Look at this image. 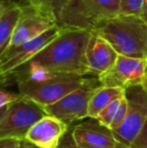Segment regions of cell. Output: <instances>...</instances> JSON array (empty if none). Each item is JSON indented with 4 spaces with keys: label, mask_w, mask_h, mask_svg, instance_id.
Returning <instances> with one entry per match:
<instances>
[{
    "label": "cell",
    "mask_w": 147,
    "mask_h": 148,
    "mask_svg": "<svg viewBox=\"0 0 147 148\" xmlns=\"http://www.w3.org/2000/svg\"><path fill=\"white\" fill-rule=\"evenodd\" d=\"M21 140L13 138H1L0 148H19Z\"/></svg>",
    "instance_id": "22"
},
{
    "label": "cell",
    "mask_w": 147,
    "mask_h": 148,
    "mask_svg": "<svg viewBox=\"0 0 147 148\" xmlns=\"http://www.w3.org/2000/svg\"><path fill=\"white\" fill-rule=\"evenodd\" d=\"M118 53L102 36L91 32L85 49V64L90 76L98 77L114 64Z\"/></svg>",
    "instance_id": "12"
},
{
    "label": "cell",
    "mask_w": 147,
    "mask_h": 148,
    "mask_svg": "<svg viewBox=\"0 0 147 148\" xmlns=\"http://www.w3.org/2000/svg\"><path fill=\"white\" fill-rule=\"evenodd\" d=\"M143 6V0H120L119 14L140 16Z\"/></svg>",
    "instance_id": "18"
},
{
    "label": "cell",
    "mask_w": 147,
    "mask_h": 148,
    "mask_svg": "<svg viewBox=\"0 0 147 148\" xmlns=\"http://www.w3.org/2000/svg\"><path fill=\"white\" fill-rule=\"evenodd\" d=\"M19 94H13V93H8V92L2 91L0 90V107L5 106L7 104L13 102L14 100H16L17 98H19Z\"/></svg>",
    "instance_id": "21"
},
{
    "label": "cell",
    "mask_w": 147,
    "mask_h": 148,
    "mask_svg": "<svg viewBox=\"0 0 147 148\" xmlns=\"http://www.w3.org/2000/svg\"><path fill=\"white\" fill-rule=\"evenodd\" d=\"M19 6V18L8 49L26 42L59 24L55 14L39 6L34 4H24Z\"/></svg>",
    "instance_id": "8"
},
{
    "label": "cell",
    "mask_w": 147,
    "mask_h": 148,
    "mask_svg": "<svg viewBox=\"0 0 147 148\" xmlns=\"http://www.w3.org/2000/svg\"><path fill=\"white\" fill-rule=\"evenodd\" d=\"M147 70L146 59H136L118 55L114 64L98 76L101 86L128 89L142 85L145 80Z\"/></svg>",
    "instance_id": "10"
},
{
    "label": "cell",
    "mask_w": 147,
    "mask_h": 148,
    "mask_svg": "<svg viewBox=\"0 0 147 148\" xmlns=\"http://www.w3.org/2000/svg\"><path fill=\"white\" fill-rule=\"evenodd\" d=\"M129 148H147V120Z\"/></svg>",
    "instance_id": "20"
},
{
    "label": "cell",
    "mask_w": 147,
    "mask_h": 148,
    "mask_svg": "<svg viewBox=\"0 0 147 148\" xmlns=\"http://www.w3.org/2000/svg\"><path fill=\"white\" fill-rule=\"evenodd\" d=\"M19 14L20 6L8 1V5L0 17V57L9 47Z\"/></svg>",
    "instance_id": "14"
},
{
    "label": "cell",
    "mask_w": 147,
    "mask_h": 148,
    "mask_svg": "<svg viewBox=\"0 0 147 148\" xmlns=\"http://www.w3.org/2000/svg\"><path fill=\"white\" fill-rule=\"evenodd\" d=\"M125 96L127 114L121 125L112 132L120 144L129 148L147 120V93L142 85H138L126 89Z\"/></svg>",
    "instance_id": "7"
},
{
    "label": "cell",
    "mask_w": 147,
    "mask_h": 148,
    "mask_svg": "<svg viewBox=\"0 0 147 148\" xmlns=\"http://www.w3.org/2000/svg\"><path fill=\"white\" fill-rule=\"evenodd\" d=\"M101 86L98 77L85 78L79 88L70 92L59 101L44 106L47 115L71 126L74 122L88 118V105L93 93Z\"/></svg>",
    "instance_id": "6"
},
{
    "label": "cell",
    "mask_w": 147,
    "mask_h": 148,
    "mask_svg": "<svg viewBox=\"0 0 147 148\" xmlns=\"http://www.w3.org/2000/svg\"><path fill=\"white\" fill-rule=\"evenodd\" d=\"M68 143H66V139H65V136H64V138L62 139L61 143H59V145L57 146V148H79L77 147L76 145H75L73 139H72V136H71V140H67Z\"/></svg>",
    "instance_id": "23"
},
{
    "label": "cell",
    "mask_w": 147,
    "mask_h": 148,
    "mask_svg": "<svg viewBox=\"0 0 147 148\" xmlns=\"http://www.w3.org/2000/svg\"><path fill=\"white\" fill-rule=\"evenodd\" d=\"M71 136L79 148H127L118 142L110 128L94 118L75 126Z\"/></svg>",
    "instance_id": "11"
},
{
    "label": "cell",
    "mask_w": 147,
    "mask_h": 148,
    "mask_svg": "<svg viewBox=\"0 0 147 148\" xmlns=\"http://www.w3.org/2000/svg\"><path fill=\"white\" fill-rule=\"evenodd\" d=\"M69 127L63 121L45 115L30 127L25 140L38 148H57L67 134Z\"/></svg>",
    "instance_id": "13"
},
{
    "label": "cell",
    "mask_w": 147,
    "mask_h": 148,
    "mask_svg": "<svg viewBox=\"0 0 147 148\" xmlns=\"http://www.w3.org/2000/svg\"><path fill=\"white\" fill-rule=\"evenodd\" d=\"M88 29L63 31L26 64L61 74L90 75L85 64V49L90 38Z\"/></svg>",
    "instance_id": "1"
},
{
    "label": "cell",
    "mask_w": 147,
    "mask_h": 148,
    "mask_svg": "<svg viewBox=\"0 0 147 148\" xmlns=\"http://www.w3.org/2000/svg\"><path fill=\"white\" fill-rule=\"evenodd\" d=\"M19 148H38V147L36 146V145H34L32 143L28 142V141L25 140V139H23V140H21Z\"/></svg>",
    "instance_id": "25"
},
{
    "label": "cell",
    "mask_w": 147,
    "mask_h": 148,
    "mask_svg": "<svg viewBox=\"0 0 147 148\" xmlns=\"http://www.w3.org/2000/svg\"><path fill=\"white\" fill-rule=\"evenodd\" d=\"M45 115L47 114L42 106L34 100L20 96L8 104L7 110L0 121V139L23 140L30 127Z\"/></svg>",
    "instance_id": "5"
},
{
    "label": "cell",
    "mask_w": 147,
    "mask_h": 148,
    "mask_svg": "<svg viewBox=\"0 0 147 148\" xmlns=\"http://www.w3.org/2000/svg\"><path fill=\"white\" fill-rule=\"evenodd\" d=\"M145 79H147V70H146V76H145Z\"/></svg>",
    "instance_id": "29"
},
{
    "label": "cell",
    "mask_w": 147,
    "mask_h": 148,
    "mask_svg": "<svg viewBox=\"0 0 147 148\" xmlns=\"http://www.w3.org/2000/svg\"><path fill=\"white\" fill-rule=\"evenodd\" d=\"M125 94V90L116 87L100 86L93 93L88 105V118H94L116 98Z\"/></svg>",
    "instance_id": "15"
},
{
    "label": "cell",
    "mask_w": 147,
    "mask_h": 148,
    "mask_svg": "<svg viewBox=\"0 0 147 148\" xmlns=\"http://www.w3.org/2000/svg\"><path fill=\"white\" fill-rule=\"evenodd\" d=\"M17 5H24V4H34V5L39 6L47 11L55 14L57 18V22L62 15L64 8L67 4L68 0H7Z\"/></svg>",
    "instance_id": "16"
},
{
    "label": "cell",
    "mask_w": 147,
    "mask_h": 148,
    "mask_svg": "<svg viewBox=\"0 0 147 148\" xmlns=\"http://www.w3.org/2000/svg\"><path fill=\"white\" fill-rule=\"evenodd\" d=\"M102 36L118 55L147 60V22L138 15L118 14L91 30Z\"/></svg>",
    "instance_id": "3"
},
{
    "label": "cell",
    "mask_w": 147,
    "mask_h": 148,
    "mask_svg": "<svg viewBox=\"0 0 147 148\" xmlns=\"http://www.w3.org/2000/svg\"><path fill=\"white\" fill-rule=\"evenodd\" d=\"M7 107H8V104L5 106H2V107H0V121H1L2 117L4 116V114H5L6 110H7Z\"/></svg>",
    "instance_id": "27"
},
{
    "label": "cell",
    "mask_w": 147,
    "mask_h": 148,
    "mask_svg": "<svg viewBox=\"0 0 147 148\" xmlns=\"http://www.w3.org/2000/svg\"><path fill=\"white\" fill-rule=\"evenodd\" d=\"M63 29L64 27L57 24L26 42L7 49L0 57V70L2 75L8 78V76L21 68L49 42H51Z\"/></svg>",
    "instance_id": "9"
},
{
    "label": "cell",
    "mask_w": 147,
    "mask_h": 148,
    "mask_svg": "<svg viewBox=\"0 0 147 148\" xmlns=\"http://www.w3.org/2000/svg\"><path fill=\"white\" fill-rule=\"evenodd\" d=\"M16 75L19 95L34 100L42 107L53 104L83 84L85 76L61 74L25 64Z\"/></svg>",
    "instance_id": "2"
},
{
    "label": "cell",
    "mask_w": 147,
    "mask_h": 148,
    "mask_svg": "<svg viewBox=\"0 0 147 148\" xmlns=\"http://www.w3.org/2000/svg\"><path fill=\"white\" fill-rule=\"evenodd\" d=\"M6 77L5 76H3V75H2V73H1V70H0V85H2L3 84L4 82H5V80H6Z\"/></svg>",
    "instance_id": "28"
},
{
    "label": "cell",
    "mask_w": 147,
    "mask_h": 148,
    "mask_svg": "<svg viewBox=\"0 0 147 148\" xmlns=\"http://www.w3.org/2000/svg\"><path fill=\"white\" fill-rule=\"evenodd\" d=\"M120 0H68L59 25L68 29L92 30L100 22L118 15Z\"/></svg>",
    "instance_id": "4"
},
{
    "label": "cell",
    "mask_w": 147,
    "mask_h": 148,
    "mask_svg": "<svg viewBox=\"0 0 147 148\" xmlns=\"http://www.w3.org/2000/svg\"><path fill=\"white\" fill-rule=\"evenodd\" d=\"M127 110H128V101L126 96L124 95V97L122 98L121 103H120L119 108H118L117 113H116L115 118L113 120V123H112L111 130H115V129H117L121 125V123L125 119L126 114H127Z\"/></svg>",
    "instance_id": "19"
},
{
    "label": "cell",
    "mask_w": 147,
    "mask_h": 148,
    "mask_svg": "<svg viewBox=\"0 0 147 148\" xmlns=\"http://www.w3.org/2000/svg\"><path fill=\"white\" fill-rule=\"evenodd\" d=\"M7 5H8V1H6V0H0V17H1L2 13H3V11L5 10Z\"/></svg>",
    "instance_id": "26"
},
{
    "label": "cell",
    "mask_w": 147,
    "mask_h": 148,
    "mask_svg": "<svg viewBox=\"0 0 147 148\" xmlns=\"http://www.w3.org/2000/svg\"><path fill=\"white\" fill-rule=\"evenodd\" d=\"M125 95V94H124ZM121 96V97H118L116 98L115 100H113L112 102L108 104L100 113L98 114V116L96 117L97 120L101 123V124L105 125L106 127L111 129V126H112V123H113V120L116 116V113L118 111V108L120 106V103L122 101V98L124 97Z\"/></svg>",
    "instance_id": "17"
},
{
    "label": "cell",
    "mask_w": 147,
    "mask_h": 148,
    "mask_svg": "<svg viewBox=\"0 0 147 148\" xmlns=\"http://www.w3.org/2000/svg\"><path fill=\"white\" fill-rule=\"evenodd\" d=\"M140 17L147 22V0H143V6H142V11L140 14Z\"/></svg>",
    "instance_id": "24"
}]
</instances>
